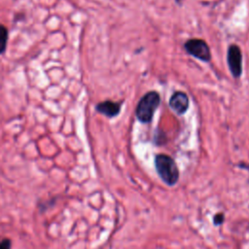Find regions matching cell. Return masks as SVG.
Wrapping results in <instances>:
<instances>
[{
  "label": "cell",
  "instance_id": "6da1fadb",
  "mask_svg": "<svg viewBox=\"0 0 249 249\" xmlns=\"http://www.w3.org/2000/svg\"><path fill=\"white\" fill-rule=\"evenodd\" d=\"M155 165L159 176L166 185L173 186L177 183L179 171L172 158L163 154L158 155L155 159Z\"/></svg>",
  "mask_w": 249,
  "mask_h": 249
},
{
  "label": "cell",
  "instance_id": "7a4b0ae2",
  "mask_svg": "<svg viewBox=\"0 0 249 249\" xmlns=\"http://www.w3.org/2000/svg\"><path fill=\"white\" fill-rule=\"evenodd\" d=\"M160 98L157 91L147 92L140 99L136 107L135 115L137 119L142 123H149L152 120L158 106L160 105Z\"/></svg>",
  "mask_w": 249,
  "mask_h": 249
},
{
  "label": "cell",
  "instance_id": "3957f363",
  "mask_svg": "<svg viewBox=\"0 0 249 249\" xmlns=\"http://www.w3.org/2000/svg\"><path fill=\"white\" fill-rule=\"evenodd\" d=\"M185 49L191 55L200 60L208 61L211 58L209 47L203 40H200V39L188 40L185 44Z\"/></svg>",
  "mask_w": 249,
  "mask_h": 249
},
{
  "label": "cell",
  "instance_id": "277c9868",
  "mask_svg": "<svg viewBox=\"0 0 249 249\" xmlns=\"http://www.w3.org/2000/svg\"><path fill=\"white\" fill-rule=\"evenodd\" d=\"M228 63L232 76L238 78L242 72V55L240 49L235 45H231L229 48Z\"/></svg>",
  "mask_w": 249,
  "mask_h": 249
},
{
  "label": "cell",
  "instance_id": "5b68a950",
  "mask_svg": "<svg viewBox=\"0 0 249 249\" xmlns=\"http://www.w3.org/2000/svg\"><path fill=\"white\" fill-rule=\"evenodd\" d=\"M169 106L177 114H184L189 108V98L185 92L176 91L172 94L169 100Z\"/></svg>",
  "mask_w": 249,
  "mask_h": 249
},
{
  "label": "cell",
  "instance_id": "8992f818",
  "mask_svg": "<svg viewBox=\"0 0 249 249\" xmlns=\"http://www.w3.org/2000/svg\"><path fill=\"white\" fill-rule=\"evenodd\" d=\"M96 110L107 117H115L120 113L121 105L119 103L107 100L99 103L96 106Z\"/></svg>",
  "mask_w": 249,
  "mask_h": 249
},
{
  "label": "cell",
  "instance_id": "52a82bcc",
  "mask_svg": "<svg viewBox=\"0 0 249 249\" xmlns=\"http://www.w3.org/2000/svg\"><path fill=\"white\" fill-rule=\"evenodd\" d=\"M8 31L4 25H0V53H2L7 46Z\"/></svg>",
  "mask_w": 249,
  "mask_h": 249
},
{
  "label": "cell",
  "instance_id": "ba28073f",
  "mask_svg": "<svg viewBox=\"0 0 249 249\" xmlns=\"http://www.w3.org/2000/svg\"><path fill=\"white\" fill-rule=\"evenodd\" d=\"M0 249H11V241L10 239L4 238L0 241Z\"/></svg>",
  "mask_w": 249,
  "mask_h": 249
},
{
  "label": "cell",
  "instance_id": "9c48e42d",
  "mask_svg": "<svg viewBox=\"0 0 249 249\" xmlns=\"http://www.w3.org/2000/svg\"><path fill=\"white\" fill-rule=\"evenodd\" d=\"M223 221H224V215H223L222 213H219V214H217V215H215V216H214V220H213V222H214V224H215L216 226H218V225L222 224V223H223Z\"/></svg>",
  "mask_w": 249,
  "mask_h": 249
}]
</instances>
